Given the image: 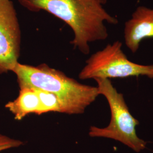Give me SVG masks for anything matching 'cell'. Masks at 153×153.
I'll return each mask as SVG.
<instances>
[{
    "label": "cell",
    "mask_w": 153,
    "mask_h": 153,
    "mask_svg": "<svg viewBox=\"0 0 153 153\" xmlns=\"http://www.w3.org/2000/svg\"><path fill=\"white\" fill-rule=\"evenodd\" d=\"M153 38V9L138 7L125 23L124 39L127 47L136 53L143 39Z\"/></svg>",
    "instance_id": "8992f818"
},
{
    "label": "cell",
    "mask_w": 153,
    "mask_h": 153,
    "mask_svg": "<svg viewBox=\"0 0 153 153\" xmlns=\"http://www.w3.org/2000/svg\"><path fill=\"white\" fill-rule=\"evenodd\" d=\"M35 89L41 103L42 114L49 112H56L69 115L68 107L57 96L52 93Z\"/></svg>",
    "instance_id": "ba28073f"
},
{
    "label": "cell",
    "mask_w": 153,
    "mask_h": 153,
    "mask_svg": "<svg viewBox=\"0 0 153 153\" xmlns=\"http://www.w3.org/2000/svg\"><path fill=\"white\" fill-rule=\"evenodd\" d=\"M19 86L26 85L52 93L66 104L69 115L81 114L99 95L97 87L83 85L45 64L36 66L19 62L12 71Z\"/></svg>",
    "instance_id": "7a4b0ae2"
},
{
    "label": "cell",
    "mask_w": 153,
    "mask_h": 153,
    "mask_svg": "<svg viewBox=\"0 0 153 153\" xmlns=\"http://www.w3.org/2000/svg\"><path fill=\"white\" fill-rule=\"evenodd\" d=\"M32 11L44 10L68 24L74 33L71 42L84 55L90 53L88 43L108 38L104 22L116 25L118 20L103 7L106 0H18Z\"/></svg>",
    "instance_id": "6da1fadb"
},
{
    "label": "cell",
    "mask_w": 153,
    "mask_h": 153,
    "mask_svg": "<svg viewBox=\"0 0 153 153\" xmlns=\"http://www.w3.org/2000/svg\"><path fill=\"white\" fill-rule=\"evenodd\" d=\"M94 79L97 83L99 95H103L109 104L111 117L106 127L91 126L89 136L114 140L140 153L146 148L147 142L137 135L136 128L139 121L130 112L123 94L118 93L109 79Z\"/></svg>",
    "instance_id": "3957f363"
},
{
    "label": "cell",
    "mask_w": 153,
    "mask_h": 153,
    "mask_svg": "<svg viewBox=\"0 0 153 153\" xmlns=\"http://www.w3.org/2000/svg\"><path fill=\"white\" fill-rule=\"evenodd\" d=\"M18 97L6 104L5 107L16 120H22L30 114L42 115L40 99L35 88L21 85Z\"/></svg>",
    "instance_id": "52a82bcc"
},
{
    "label": "cell",
    "mask_w": 153,
    "mask_h": 153,
    "mask_svg": "<svg viewBox=\"0 0 153 153\" xmlns=\"http://www.w3.org/2000/svg\"><path fill=\"white\" fill-rule=\"evenodd\" d=\"M122 43L116 41L91 55L79 74L81 79L126 78L146 76L153 79V65H141L129 60L123 52Z\"/></svg>",
    "instance_id": "277c9868"
},
{
    "label": "cell",
    "mask_w": 153,
    "mask_h": 153,
    "mask_svg": "<svg viewBox=\"0 0 153 153\" xmlns=\"http://www.w3.org/2000/svg\"><path fill=\"white\" fill-rule=\"evenodd\" d=\"M23 145V142L20 140L13 139L6 136L0 134V152L18 148Z\"/></svg>",
    "instance_id": "9c48e42d"
},
{
    "label": "cell",
    "mask_w": 153,
    "mask_h": 153,
    "mask_svg": "<svg viewBox=\"0 0 153 153\" xmlns=\"http://www.w3.org/2000/svg\"><path fill=\"white\" fill-rule=\"evenodd\" d=\"M21 31L11 0H0V74L12 71L18 62Z\"/></svg>",
    "instance_id": "5b68a950"
}]
</instances>
